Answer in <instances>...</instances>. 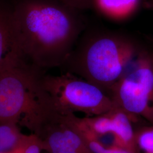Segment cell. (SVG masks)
Here are the masks:
<instances>
[{"instance_id":"5","label":"cell","mask_w":153,"mask_h":153,"mask_svg":"<svg viewBox=\"0 0 153 153\" xmlns=\"http://www.w3.org/2000/svg\"><path fill=\"white\" fill-rule=\"evenodd\" d=\"M109 95L115 105L153 125L152 42L145 44Z\"/></svg>"},{"instance_id":"9","label":"cell","mask_w":153,"mask_h":153,"mask_svg":"<svg viewBox=\"0 0 153 153\" xmlns=\"http://www.w3.org/2000/svg\"><path fill=\"white\" fill-rule=\"evenodd\" d=\"M134 129L135 153H153V125H140Z\"/></svg>"},{"instance_id":"13","label":"cell","mask_w":153,"mask_h":153,"mask_svg":"<svg viewBox=\"0 0 153 153\" xmlns=\"http://www.w3.org/2000/svg\"><path fill=\"white\" fill-rule=\"evenodd\" d=\"M81 132L93 153H134L127 149L118 146L105 145L98 140L83 134L82 131Z\"/></svg>"},{"instance_id":"17","label":"cell","mask_w":153,"mask_h":153,"mask_svg":"<svg viewBox=\"0 0 153 153\" xmlns=\"http://www.w3.org/2000/svg\"><path fill=\"white\" fill-rule=\"evenodd\" d=\"M45 153V152H44V153Z\"/></svg>"},{"instance_id":"14","label":"cell","mask_w":153,"mask_h":153,"mask_svg":"<svg viewBox=\"0 0 153 153\" xmlns=\"http://www.w3.org/2000/svg\"><path fill=\"white\" fill-rule=\"evenodd\" d=\"M66 5L77 10L82 11L93 8L94 0H59Z\"/></svg>"},{"instance_id":"2","label":"cell","mask_w":153,"mask_h":153,"mask_svg":"<svg viewBox=\"0 0 153 153\" xmlns=\"http://www.w3.org/2000/svg\"><path fill=\"white\" fill-rule=\"evenodd\" d=\"M145 45L126 33L86 27L61 67L109 95Z\"/></svg>"},{"instance_id":"15","label":"cell","mask_w":153,"mask_h":153,"mask_svg":"<svg viewBox=\"0 0 153 153\" xmlns=\"http://www.w3.org/2000/svg\"><path fill=\"white\" fill-rule=\"evenodd\" d=\"M149 5L151 7V8L153 10V0H150L149 2Z\"/></svg>"},{"instance_id":"8","label":"cell","mask_w":153,"mask_h":153,"mask_svg":"<svg viewBox=\"0 0 153 153\" xmlns=\"http://www.w3.org/2000/svg\"><path fill=\"white\" fill-rule=\"evenodd\" d=\"M142 0H94L93 8L109 20L122 22L138 9Z\"/></svg>"},{"instance_id":"11","label":"cell","mask_w":153,"mask_h":153,"mask_svg":"<svg viewBox=\"0 0 153 153\" xmlns=\"http://www.w3.org/2000/svg\"><path fill=\"white\" fill-rule=\"evenodd\" d=\"M10 20L11 13L0 9V64L10 47Z\"/></svg>"},{"instance_id":"4","label":"cell","mask_w":153,"mask_h":153,"mask_svg":"<svg viewBox=\"0 0 153 153\" xmlns=\"http://www.w3.org/2000/svg\"><path fill=\"white\" fill-rule=\"evenodd\" d=\"M42 85L59 114L82 113L93 116L105 114L115 107L112 99L101 88L69 72L60 76L44 74Z\"/></svg>"},{"instance_id":"7","label":"cell","mask_w":153,"mask_h":153,"mask_svg":"<svg viewBox=\"0 0 153 153\" xmlns=\"http://www.w3.org/2000/svg\"><path fill=\"white\" fill-rule=\"evenodd\" d=\"M74 114L55 112L42 126L37 136L47 153H93L74 119Z\"/></svg>"},{"instance_id":"18","label":"cell","mask_w":153,"mask_h":153,"mask_svg":"<svg viewBox=\"0 0 153 153\" xmlns=\"http://www.w3.org/2000/svg\"></svg>"},{"instance_id":"10","label":"cell","mask_w":153,"mask_h":153,"mask_svg":"<svg viewBox=\"0 0 153 153\" xmlns=\"http://www.w3.org/2000/svg\"><path fill=\"white\" fill-rule=\"evenodd\" d=\"M23 133L13 124L0 125V153H7L16 145Z\"/></svg>"},{"instance_id":"6","label":"cell","mask_w":153,"mask_h":153,"mask_svg":"<svg viewBox=\"0 0 153 153\" xmlns=\"http://www.w3.org/2000/svg\"><path fill=\"white\" fill-rule=\"evenodd\" d=\"M76 126L83 133L101 142L108 138L113 145L126 148L135 153L134 124L142 119L115 107L102 115L79 117L74 116Z\"/></svg>"},{"instance_id":"3","label":"cell","mask_w":153,"mask_h":153,"mask_svg":"<svg viewBox=\"0 0 153 153\" xmlns=\"http://www.w3.org/2000/svg\"><path fill=\"white\" fill-rule=\"evenodd\" d=\"M44 74L8 52L0 64V125L16 124L38 135L55 112L42 85Z\"/></svg>"},{"instance_id":"1","label":"cell","mask_w":153,"mask_h":153,"mask_svg":"<svg viewBox=\"0 0 153 153\" xmlns=\"http://www.w3.org/2000/svg\"><path fill=\"white\" fill-rule=\"evenodd\" d=\"M59 0H25L11 12L9 51L39 69L61 67L87 23Z\"/></svg>"},{"instance_id":"12","label":"cell","mask_w":153,"mask_h":153,"mask_svg":"<svg viewBox=\"0 0 153 153\" xmlns=\"http://www.w3.org/2000/svg\"><path fill=\"white\" fill-rule=\"evenodd\" d=\"M43 143L35 134H23L16 145L6 153H43Z\"/></svg>"},{"instance_id":"16","label":"cell","mask_w":153,"mask_h":153,"mask_svg":"<svg viewBox=\"0 0 153 153\" xmlns=\"http://www.w3.org/2000/svg\"></svg>"}]
</instances>
